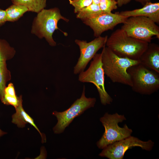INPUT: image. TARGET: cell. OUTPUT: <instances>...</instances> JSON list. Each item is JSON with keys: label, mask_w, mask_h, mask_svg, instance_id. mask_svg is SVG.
<instances>
[{"label": "cell", "mask_w": 159, "mask_h": 159, "mask_svg": "<svg viewBox=\"0 0 159 159\" xmlns=\"http://www.w3.org/2000/svg\"><path fill=\"white\" fill-rule=\"evenodd\" d=\"M105 46L102 52V66L105 74L113 82L131 87L132 83L127 69L140 63V61L119 57Z\"/></svg>", "instance_id": "6da1fadb"}, {"label": "cell", "mask_w": 159, "mask_h": 159, "mask_svg": "<svg viewBox=\"0 0 159 159\" xmlns=\"http://www.w3.org/2000/svg\"><path fill=\"white\" fill-rule=\"evenodd\" d=\"M149 43L128 36L120 29L107 38L106 45L119 57L139 60Z\"/></svg>", "instance_id": "7a4b0ae2"}, {"label": "cell", "mask_w": 159, "mask_h": 159, "mask_svg": "<svg viewBox=\"0 0 159 159\" xmlns=\"http://www.w3.org/2000/svg\"><path fill=\"white\" fill-rule=\"evenodd\" d=\"M60 19L67 22L69 21V19L62 16L57 8L43 9L34 18L31 33L39 38H44L51 46H55L56 43L53 38L52 35L55 30L59 29L57 24Z\"/></svg>", "instance_id": "3957f363"}, {"label": "cell", "mask_w": 159, "mask_h": 159, "mask_svg": "<svg viewBox=\"0 0 159 159\" xmlns=\"http://www.w3.org/2000/svg\"><path fill=\"white\" fill-rule=\"evenodd\" d=\"M132 83V90L142 95H150L159 89V73L140 63L127 69Z\"/></svg>", "instance_id": "277c9868"}, {"label": "cell", "mask_w": 159, "mask_h": 159, "mask_svg": "<svg viewBox=\"0 0 159 159\" xmlns=\"http://www.w3.org/2000/svg\"><path fill=\"white\" fill-rule=\"evenodd\" d=\"M126 120L123 115L117 113L112 115L106 113L100 118V121L105 127V131L97 143L99 149H103L109 145L131 136L132 130L126 124L123 127L118 125Z\"/></svg>", "instance_id": "5b68a950"}, {"label": "cell", "mask_w": 159, "mask_h": 159, "mask_svg": "<svg viewBox=\"0 0 159 159\" xmlns=\"http://www.w3.org/2000/svg\"><path fill=\"white\" fill-rule=\"evenodd\" d=\"M123 24L121 29L129 36L148 43L154 36L159 39V26L147 17H129Z\"/></svg>", "instance_id": "8992f818"}, {"label": "cell", "mask_w": 159, "mask_h": 159, "mask_svg": "<svg viewBox=\"0 0 159 159\" xmlns=\"http://www.w3.org/2000/svg\"><path fill=\"white\" fill-rule=\"evenodd\" d=\"M102 52L95 54L88 69L79 73L78 80L82 82L93 83L97 88L101 103L105 105L110 104L113 99L107 93L105 87V74L102 66Z\"/></svg>", "instance_id": "52a82bcc"}, {"label": "cell", "mask_w": 159, "mask_h": 159, "mask_svg": "<svg viewBox=\"0 0 159 159\" xmlns=\"http://www.w3.org/2000/svg\"><path fill=\"white\" fill-rule=\"evenodd\" d=\"M96 102L95 98H87L85 96V87L84 86L80 97L77 99L67 110L62 112L54 111L52 114L55 116L57 122L54 127V133L60 134L76 117L80 116L87 109L94 107Z\"/></svg>", "instance_id": "ba28073f"}, {"label": "cell", "mask_w": 159, "mask_h": 159, "mask_svg": "<svg viewBox=\"0 0 159 159\" xmlns=\"http://www.w3.org/2000/svg\"><path fill=\"white\" fill-rule=\"evenodd\" d=\"M154 144V143L151 140L143 141L130 136L107 145L103 149L99 155L110 159H122L125 153L129 149L139 147L143 150L150 151Z\"/></svg>", "instance_id": "9c48e42d"}, {"label": "cell", "mask_w": 159, "mask_h": 159, "mask_svg": "<svg viewBox=\"0 0 159 159\" xmlns=\"http://www.w3.org/2000/svg\"><path fill=\"white\" fill-rule=\"evenodd\" d=\"M107 38V36L103 37L100 36L89 42L77 39L75 40V43L79 47L80 55L74 67V74H79L84 70L97 52L106 46Z\"/></svg>", "instance_id": "30bf717a"}, {"label": "cell", "mask_w": 159, "mask_h": 159, "mask_svg": "<svg viewBox=\"0 0 159 159\" xmlns=\"http://www.w3.org/2000/svg\"><path fill=\"white\" fill-rule=\"evenodd\" d=\"M127 18L119 14L118 12L102 13L82 21L92 29L94 36L97 37L105 31L112 29L117 25L123 23Z\"/></svg>", "instance_id": "8fae6325"}, {"label": "cell", "mask_w": 159, "mask_h": 159, "mask_svg": "<svg viewBox=\"0 0 159 159\" xmlns=\"http://www.w3.org/2000/svg\"><path fill=\"white\" fill-rule=\"evenodd\" d=\"M118 14L127 17L135 16L147 17L155 23H159V3L150 1L145 4L142 8L135 10L122 11Z\"/></svg>", "instance_id": "7c38bea8"}, {"label": "cell", "mask_w": 159, "mask_h": 159, "mask_svg": "<svg viewBox=\"0 0 159 159\" xmlns=\"http://www.w3.org/2000/svg\"><path fill=\"white\" fill-rule=\"evenodd\" d=\"M140 63L159 73V46L149 43L148 47L140 57Z\"/></svg>", "instance_id": "4fadbf2b"}, {"label": "cell", "mask_w": 159, "mask_h": 159, "mask_svg": "<svg viewBox=\"0 0 159 159\" xmlns=\"http://www.w3.org/2000/svg\"><path fill=\"white\" fill-rule=\"evenodd\" d=\"M22 96L19 97L18 105L15 108L16 112L12 116V122L20 127H24L26 124L29 123L33 126L40 134L42 139V133L35 124L33 120L24 111L22 105Z\"/></svg>", "instance_id": "5bb4252c"}, {"label": "cell", "mask_w": 159, "mask_h": 159, "mask_svg": "<svg viewBox=\"0 0 159 159\" xmlns=\"http://www.w3.org/2000/svg\"><path fill=\"white\" fill-rule=\"evenodd\" d=\"M13 4H20L26 7L29 11L38 13L44 9L47 0H11Z\"/></svg>", "instance_id": "9a60e30c"}, {"label": "cell", "mask_w": 159, "mask_h": 159, "mask_svg": "<svg viewBox=\"0 0 159 159\" xmlns=\"http://www.w3.org/2000/svg\"><path fill=\"white\" fill-rule=\"evenodd\" d=\"M7 21L14 22L18 20L24 14L29 11L25 6L20 4H13L6 10Z\"/></svg>", "instance_id": "2e32d148"}, {"label": "cell", "mask_w": 159, "mask_h": 159, "mask_svg": "<svg viewBox=\"0 0 159 159\" xmlns=\"http://www.w3.org/2000/svg\"><path fill=\"white\" fill-rule=\"evenodd\" d=\"M102 13L99 5L92 3L78 12L76 17L82 20L92 18Z\"/></svg>", "instance_id": "e0dca14e"}, {"label": "cell", "mask_w": 159, "mask_h": 159, "mask_svg": "<svg viewBox=\"0 0 159 159\" xmlns=\"http://www.w3.org/2000/svg\"><path fill=\"white\" fill-rule=\"evenodd\" d=\"M11 79V73L7 69L6 62H0V99L1 101L6 83Z\"/></svg>", "instance_id": "ac0fdd59"}, {"label": "cell", "mask_w": 159, "mask_h": 159, "mask_svg": "<svg viewBox=\"0 0 159 159\" xmlns=\"http://www.w3.org/2000/svg\"><path fill=\"white\" fill-rule=\"evenodd\" d=\"M15 51L5 40L0 39V62H6L13 57Z\"/></svg>", "instance_id": "d6986e66"}, {"label": "cell", "mask_w": 159, "mask_h": 159, "mask_svg": "<svg viewBox=\"0 0 159 159\" xmlns=\"http://www.w3.org/2000/svg\"><path fill=\"white\" fill-rule=\"evenodd\" d=\"M99 5L102 13H110L117 8V1L115 0H101Z\"/></svg>", "instance_id": "ffe728a7"}, {"label": "cell", "mask_w": 159, "mask_h": 159, "mask_svg": "<svg viewBox=\"0 0 159 159\" xmlns=\"http://www.w3.org/2000/svg\"><path fill=\"white\" fill-rule=\"evenodd\" d=\"M69 2L74 7V12L76 14L92 3V0H69Z\"/></svg>", "instance_id": "44dd1931"}, {"label": "cell", "mask_w": 159, "mask_h": 159, "mask_svg": "<svg viewBox=\"0 0 159 159\" xmlns=\"http://www.w3.org/2000/svg\"><path fill=\"white\" fill-rule=\"evenodd\" d=\"M1 101L4 104L11 105L15 108L19 105V97H17V96H9L4 94Z\"/></svg>", "instance_id": "7402d4cb"}, {"label": "cell", "mask_w": 159, "mask_h": 159, "mask_svg": "<svg viewBox=\"0 0 159 159\" xmlns=\"http://www.w3.org/2000/svg\"><path fill=\"white\" fill-rule=\"evenodd\" d=\"M4 94L9 96H16L14 86L12 83H9L7 86L4 89Z\"/></svg>", "instance_id": "603a6c76"}, {"label": "cell", "mask_w": 159, "mask_h": 159, "mask_svg": "<svg viewBox=\"0 0 159 159\" xmlns=\"http://www.w3.org/2000/svg\"><path fill=\"white\" fill-rule=\"evenodd\" d=\"M6 21L7 16L6 11L0 9V26L3 25Z\"/></svg>", "instance_id": "cb8c5ba5"}, {"label": "cell", "mask_w": 159, "mask_h": 159, "mask_svg": "<svg viewBox=\"0 0 159 159\" xmlns=\"http://www.w3.org/2000/svg\"><path fill=\"white\" fill-rule=\"evenodd\" d=\"M131 0H117V5L119 7H121L124 5L129 3Z\"/></svg>", "instance_id": "d4e9b609"}, {"label": "cell", "mask_w": 159, "mask_h": 159, "mask_svg": "<svg viewBox=\"0 0 159 159\" xmlns=\"http://www.w3.org/2000/svg\"><path fill=\"white\" fill-rule=\"evenodd\" d=\"M141 3L143 5H144L146 3L150 2V0H135Z\"/></svg>", "instance_id": "484cf974"}, {"label": "cell", "mask_w": 159, "mask_h": 159, "mask_svg": "<svg viewBox=\"0 0 159 159\" xmlns=\"http://www.w3.org/2000/svg\"><path fill=\"white\" fill-rule=\"evenodd\" d=\"M101 0H92V3L96 4H99Z\"/></svg>", "instance_id": "4316f807"}, {"label": "cell", "mask_w": 159, "mask_h": 159, "mask_svg": "<svg viewBox=\"0 0 159 159\" xmlns=\"http://www.w3.org/2000/svg\"><path fill=\"white\" fill-rule=\"evenodd\" d=\"M6 133V132L2 131L0 129V137Z\"/></svg>", "instance_id": "83f0119b"}]
</instances>
